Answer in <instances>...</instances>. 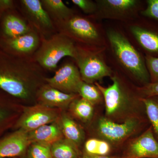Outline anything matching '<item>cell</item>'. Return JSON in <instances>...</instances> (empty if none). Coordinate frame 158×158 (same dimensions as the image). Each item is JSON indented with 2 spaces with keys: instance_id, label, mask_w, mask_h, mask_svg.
Masks as SVG:
<instances>
[{
  "instance_id": "obj_1",
  "label": "cell",
  "mask_w": 158,
  "mask_h": 158,
  "mask_svg": "<svg viewBox=\"0 0 158 158\" xmlns=\"http://www.w3.org/2000/svg\"><path fill=\"white\" fill-rule=\"evenodd\" d=\"M31 69L9 57H0V89L16 98H28L31 94Z\"/></svg>"
},
{
  "instance_id": "obj_2",
  "label": "cell",
  "mask_w": 158,
  "mask_h": 158,
  "mask_svg": "<svg viewBox=\"0 0 158 158\" xmlns=\"http://www.w3.org/2000/svg\"><path fill=\"white\" fill-rule=\"evenodd\" d=\"M107 35L116 59L123 68L145 85L149 83L145 62L127 38L115 30H109Z\"/></svg>"
},
{
  "instance_id": "obj_3",
  "label": "cell",
  "mask_w": 158,
  "mask_h": 158,
  "mask_svg": "<svg viewBox=\"0 0 158 158\" xmlns=\"http://www.w3.org/2000/svg\"><path fill=\"white\" fill-rule=\"evenodd\" d=\"M77 48L73 41L65 35H57L44 41L37 51L36 59L43 68L53 70L65 56L75 59Z\"/></svg>"
},
{
  "instance_id": "obj_4",
  "label": "cell",
  "mask_w": 158,
  "mask_h": 158,
  "mask_svg": "<svg viewBox=\"0 0 158 158\" xmlns=\"http://www.w3.org/2000/svg\"><path fill=\"white\" fill-rule=\"evenodd\" d=\"M82 81L90 84L112 76V71L100 56L77 48L75 58Z\"/></svg>"
},
{
  "instance_id": "obj_5",
  "label": "cell",
  "mask_w": 158,
  "mask_h": 158,
  "mask_svg": "<svg viewBox=\"0 0 158 158\" xmlns=\"http://www.w3.org/2000/svg\"><path fill=\"white\" fill-rule=\"evenodd\" d=\"M58 113L52 108L44 105H38L25 108L18 119L15 127L30 132L42 126L56 122Z\"/></svg>"
},
{
  "instance_id": "obj_6",
  "label": "cell",
  "mask_w": 158,
  "mask_h": 158,
  "mask_svg": "<svg viewBox=\"0 0 158 158\" xmlns=\"http://www.w3.org/2000/svg\"><path fill=\"white\" fill-rule=\"evenodd\" d=\"M45 81L51 87L68 94L77 93L83 81L79 69L72 63L62 65L53 77L45 79Z\"/></svg>"
},
{
  "instance_id": "obj_7",
  "label": "cell",
  "mask_w": 158,
  "mask_h": 158,
  "mask_svg": "<svg viewBox=\"0 0 158 158\" xmlns=\"http://www.w3.org/2000/svg\"><path fill=\"white\" fill-rule=\"evenodd\" d=\"M30 144L28 132L18 129L0 139V158L21 156Z\"/></svg>"
},
{
  "instance_id": "obj_8",
  "label": "cell",
  "mask_w": 158,
  "mask_h": 158,
  "mask_svg": "<svg viewBox=\"0 0 158 158\" xmlns=\"http://www.w3.org/2000/svg\"><path fill=\"white\" fill-rule=\"evenodd\" d=\"M135 118H129L123 123H117L107 118H102L99 120V132L110 141H118L131 135L138 126Z\"/></svg>"
},
{
  "instance_id": "obj_9",
  "label": "cell",
  "mask_w": 158,
  "mask_h": 158,
  "mask_svg": "<svg viewBox=\"0 0 158 158\" xmlns=\"http://www.w3.org/2000/svg\"><path fill=\"white\" fill-rule=\"evenodd\" d=\"M111 79L113 84L107 88L95 83V86L104 98L106 113L108 116H112L117 113L127 99L119 79L116 76L112 77Z\"/></svg>"
},
{
  "instance_id": "obj_10",
  "label": "cell",
  "mask_w": 158,
  "mask_h": 158,
  "mask_svg": "<svg viewBox=\"0 0 158 158\" xmlns=\"http://www.w3.org/2000/svg\"><path fill=\"white\" fill-rule=\"evenodd\" d=\"M65 29L70 35L83 42L95 43L100 36L95 26L85 18L73 16L64 21Z\"/></svg>"
},
{
  "instance_id": "obj_11",
  "label": "cell",
  "mask_w": 158,
  "mask_h": 158,
  "mask_svg": "<svg viewBox=\"0 0 158 158\" xmlns=\"http://www.w3.org/2000/svg\"><path fill=\"white\" fill-rule=\"evenodd\" d=\"M129 158H158V142L149 128L130 145Z\"/></svg>"
},
{
  "instance_id": "obj_12",
  "label": "cell",
  "mask_w": 158,
  "mask_h": 158,
  "mask_svg": "<svg viewBox=\"0 0 158 158\" xmlns=\"http://www.w3.org/2000/svg\"><path fill=\"white\" fill-rule=\"evenodd\" d=\"M99 16L104 18L120 19L135 8L136 0H101L97 1Z\"/></svg>"
},
{
  "instance_id": "obj_13",
  "label": "cell",
  "mask_w": 158,
  "mask_h": 158,
  "mask_svg": "<svg viewBox=\"0 0 158 158\" xmlns=\"http://www.w3.org/2000/svg\"><path fill=\"white\" fill-rule=\"evenodd\" d=\"M38 97L42 105L46 106L63 108L71 103L77 96L74 94L64 93L48 85L40 88Z\"/></svg>"
},
{
  "instance_id": "obj_14",
  "label": "cell",
  "mask_w": 158,
  "mask_h": 158,
  "mask_svg": "<svg viewBox=\"0 0 158 158\" xmlns=\"http://www.w3.org/2000/svg\"><path fill=\"white\" fill-rule=\"evenodd\" d=\"M28 135L31 143L51 145L62 139V132L60 125L53 122L42 126L28 133Z\"/></svg>"
},
{
  "instance_id": "obj_15",
  "label": "cell",
  "mask_w": 158,
  "mask_h": 158,
  "mask_svg": "<svg viewBox=\"0 0 158 158\" xmlns=\"http://www.w3.org/2000/svg\"><path fill=\"white\" fill-rule=\"evenodd\" d=\"M23 6L31 19L38 26L45 29L52 28V20L39 0H23Z\"/></svg>"
},
{
  "instance_id": "obj_16",
  "label": "cell",
  "mask_w": 158,
  "mask_h": 158,
  "mask_svg": "<svg viewBox=\"0 0 158 158\" xmlns=\"http://www.w3.org/2000/svg\"><path fill=\"white\" fill-rule=\"evenodd\" d=\"M7 45L11 50L20 54H29L37 48L39 44L37 34L28 33L14 38H8Z\"/></svg>"
},
{
  "instance_id": "obj_17",
  "label": "cell",
  "mask_w": 158,
  "mask_h": 158,
  "mask_svg": "<svg viewBox=\"0 0 158 158\" xmlns=\"http://www.w3.org/2000/svg\"><path fill=\"white\" fill-rule=\"evenodd\" d=\"M131 31L138 43L150 53L158 54V34L138 26L131 27Z\"/></svg>"
},
{
  "instance_id": "obj_18",
  "label": "cell",
  "mask_w": 158,
  "mask_h": 158,
  "mask_svg": "<svg viewBox=\"0 0 158 158\" xmlns=\"http://www.w3.org/2000/svg\"><path fill=\"white\" fill-rule=\"evenodd\" d=\"M3 27V31L8 38H14L30 32L26 23L13 15H9L5 17Z\"/></svg>"
},
{
  "instance_id": "obj_19",
  "label": "cell",
  "mask_w": 158,
  "mask_h": 158,
  "mask_svg": "<svg viewBox=\"0 0 158 158\" xmlns=\"http://www.w3.org/2000/svg\"><path fill=\"white\" fill-rule=\"evenodd\" d=\"M62 134L66 140L73 144L77 145L82 142L83 132L75 122L66 115H62L60 123Z\"/></svg>"
},
{
  "instance_id": "obj_20",
  "label": "cell",
  "mask_w": 158,
  "mask_h": 158,
  "mask_svg": "<svg viewBox=\"0 0 158 158\" xmlns=\"http://www.w3.org/2000/svg\"><path fill=\"white\" fill-rule=\"evenodd\" d=\"M41 3L49 15H51L56 19L67 20L73 16V11L61 0H43Z\"/></svg>"
},
{
  "instance_id": "obj_21",
  "label": "cell",
  "mask_w": 158,
  "mask_h": 158,
  "mask_svg": "<svg viewBox=\"0 0 158 158\" xmlns=\"http://www.w3.org/2000/svg\"><path fill=\"white\" fill-rule=\"evenodd\" d=\"M53 158H77L73 144L67 140H59L51 145Z\"/></svg>"
},
{
  "instance_id": "obj_22",
  "label": "cell",
  "mask_w": 158,
  "mask_h": 158,
  "mask_svg": "<svg viewBox=\"0 0 158 158\" xmlns=\"http://www.w3.org/2000/svg\"><path fill=\"white\" fill-rule=\"evenodd\" d=\"M71 110L78 118L84 122L90 120L93 116V105L83 98H76L70 104Z\"/></svg>"
},
{
  "instance_id": "obj_23",
  "label": "cell",
  "mask_w": 158,
  "mask_h": 158,
  "mask_svg": "<svg viewBox=\"0 0 158 158\" xmlns=\"http://www.w3.org/2000/svg\"><path fill=\"white\" fill-rule=\"evenodd\" d=\"M141 100L144 104L148 117L158 138V100L151 97L142 98Z\"/></svg>"
},
{
  "instance_id": "obj_24",
  "label": "cell",
  "mask_w": 158,
  "mask_h": 158,
  "mask_svg": "<svg viewBox=\"0 0 158 158\" xmlns=\"http://www.w3.org/2000/svg\"><path fill=\"white\" fill-rule=\"evenodd\" d=\"M85 149L88 154L104 156L110 152V147L106 141L92 138L86 141Z\"/></svg>"
},
{
  "instance_id": "obj_25",
  "label": "cell",
  "mask_w": 158,
  "mask_h": 158,
  "mask_svg": "<svg viewBox=\"0 0 158 158\" xmlns=\"http://www.w3.org/2000/svg\"><path fill=\"white\" fill-rule=\"evenodd\" d=\"M77 93L81 96L82 98L92 105L98 103L101 99V93L96 86L83 81L79 86Z\"/></svg>"
},
{
  "instance_id": "obj_26",
  "label": "cell",
  "mask_w": 158,
  "mask_h": 158,
  "mask_svg": "<svg viewBox=\"0 0 158 158\" xmlns=\"http://www.w3.org/2000/svg\"><path fill=\"white\" fill-rule=\"evenodd\" d=\"M28 152V158H53L51 151V145L31 143Z\"/></svg>"
},
{
  "instance_id": "obj_27",
  "label": "cell",
  "mask_w": 158,
  "mask_h": 158,
  "mask_svg": "<svg viewBox=\"0 0 158 158\" xmlns=\"http://www.w3.org/2000/svg\"><path fill=\"white\" fill-rule=\"evenodd\" d=\"M145 61L151 83L158 82V58L146 55Z\"/></svg>"
},
{
  "instance_id": "obj_28",
  "label": "cell",
  "mask_w": 158,
  "mask_h": 158,
  "mask_svg": "<svg viewBox=\"0 0 158 158\" xmlns=\"http://www.w3.org/2000/svg\"><path fill=\"white\" fill-rule=\"evenodd\" d=\"M72 2L86 14H93L97 11V4L93 1L90 0H72Z\"/></svg>"
},
{
  "instance_id": "obj_29",
  "label": "cell",
  "mask_w": 158,
  "mask_h": 158,
  "mask_svg": "<svg viewBox=\"0 0 158 158\" xmlns=\"http://www.w3.org/2000/svg\"><path fill=\"white\" fill-rule=\"evenodd\" d=\"M139 92L142 98L155 97L158 96V82L149 83L139 88Z\"/></svg>"
},
{
  "instance_id": "obj_30",
  "label": "cell",
  "mask_w": 158,
  "mask_h": 158,
  "mask_svg": "<svg viewBox=\"0 0 158 158\" xmlns=\"http://www.w3.org/2000/svg\"><path fill=\"white\" fill-rule=\"evenodd\" d=\"M147 3V7L141 11V14L158 20V0H148Z\"/></svg>"
},
{
  "instance_id": "obj_31",
  "label": "cell",
  "mask_w": 158,
  "mask_h": 158,
  "mask_svg": "<svg viewBox=\"0 0 158 158\" xmlns=\"http://www.w3.org/2000/svg\"><path fill=\"white\" fill-rule=\"evenodd\" d=\"M12 116V112L9 107L0 102V132L7 126Z\"/></svg>"
},
{
  "instance_id": "obj_32",
  "label": "cell",
  "mask_w": 158,
  "mask_h": 158,
  "mask_svg": "<svg viewBox=\"0 0 158 158\" xmlns=\"http://www.w3.org/2000/svg\"><path fill=\"white\" fill-rule=\"evenodd\" d=\"M81 158H118L116 157L108 156H95L91 155L88 154L87 153H85L82 156Z\"/></svg>"
},
{
  "instance_id": "obj_33",
  "label": "cell",
  "mask_w": 158,
  "mask_h": 158,
  "mask_svg": "<svg viewBox=\"0 0 158 158\" xmlns=\"http://www.w3.org/2000/svg\"></svg>"
},
{
  "instance_id": "obj_34",
  "label": "cell",
  "mask_w": 158,
  "mask_h": 158,
  "mask_svg": "<svg viewBox=\"0 0 158 158\" xmlns=\"http://www.w3.org/2000/svg\"><path fill=\"white\" fill-rule=\"evenodd\" d=\"M1 9V8H0V9Z\"/></svg>"
}]
</instances>
